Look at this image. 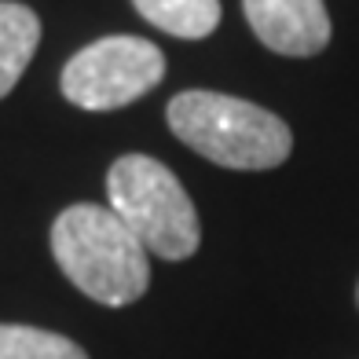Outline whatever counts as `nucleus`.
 Instances as JSON below:
<instances>
[{"instance_id": "2", "label": "nucleus", "mask_w": 359, "mask_h": 359, "mask_svg": "<svg viewBox=\"0 0 359 359\" xmlns=\"http://www.w3.org/2000/svg\"><path fill=\"white\" fill-rule=\"evenodd\" d=\"M165 118L180 143L224 169L264 172L283 165L293 151V133L279 114L238 95L191 88L172 95Z\"/></svg>"}, {"instance_id": "4", "label": "nucleus", "mask_w": 359, "mask_h": 359, "mask_svg": "<svg viewBox=\"0 0 359 359\" xmlns=\"http://www.w3.org/2000/svg\"><path fill=\"white\" fill-rule=\"evenodd\" d=\"M165 77V55L143 37H100L62 67V95L81 110H118Z\"/></svg>"}, {"instance_id": "9", "label": "nucleus", "mask_w": 359, "mask_h": 359, "mask_svg": "<svg viewBox=\"0 0 359 359\" xmlns=\"http://www.w3.org/2000/svg\"><path fill=\"white\" fill-rule=\"evenodd\" d=\"M355 304H359V286H355Z\"/></svg>"}, {"instance_id": "5", "label": "nucleus", "mask_w": 359, "mask_h": 359, "mask_svg": "<svg viewBox=\"0 0 359 359\" xmlns=\"http://www.w3.org/2000/svg\"><path fill=\"white\" fill-rule=\"evenodd\" d=\"M257 41L279 55L308 59L330 44V11L323 0H242Z\"/></svg>"}, {"instance_id": "8", "label": "nucleus", "mask_w": 359, "mask_h": 359, "mask_svg": "<svg viewBox=\"0 0 359 359\" xmlns=\"http://www.w3.org/2000/svg\"><path fill=\"white\" fill-rule=\"evenodd\" d=\"M0 359H88V352L55 330L0 323Z\"/></svg>"}, {"instance_id": "1", "label": "nucleus", "mask_w": 359, "mask_h": 359, "mask_svg": "<svg viewBox=\"0 0 359 359\" xmlns=\"http://www.w3.org/2000/svg\"><path fill=\"white\" fill-rule=\"evenodd\" d=\"M52 253L62 275L107 308L133 304L151 286V253L110 205L62 209L52 224Z\"/></svg>"}, {"instance_id": "7", "label": "nucleus", "mask_w": 359, "mask_h": 359, "mask_svg": "<svg viewBox=\"0 0 359 359\" xmlns=\"http://www.w3.org/2000/svg\"><path fill=\"white\" fill-rule=\"evenodd\" d=\"M151 26L184 41H202L220 26V0H133Z\"/></svg>"}, {"instance_id": "6", "label": "nucleus", "mask_w": 359, "mask_h": 359, "mask_svg": "<svg viewBox=\"0 0 359 359\" xmlns=\"http://www.w3.org/2000/svg\"><path fill=\"white\" fill-rule=\"evenodd\" d=\"M41 44V19L34 8L0 0V100L19 85Z\"/></svg>"}, {"instance_id": "3", "label": "nucleus", "mask_w": 359, "mask_h": 359, "mask_svg": "<svg viewBox=\"0 0 359 359\" xmlns=\"http://www.w3.org/2000/svg\"><path fill=\"white\" fill-rule=\"evenodd\" d=\"M107 205L143 250L161 260H187L202 246V224L180 176L151 154H121L107 172Z\"/></svg>"}]
</instances>
